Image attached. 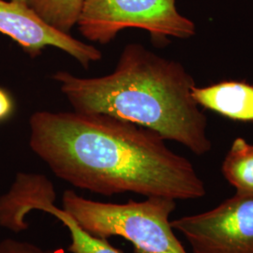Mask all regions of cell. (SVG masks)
Here are the masks:
<instances>
[{"mask_svg": "<svg viewBox=\"0 0 253 253\" xmlns=\"http://www.w3.org/2000/svg\"><path fill=\"white\" fill-rule=\"evenodd\" d=\"M194 100L205 108L234 120L253 121V85L242 82H222L207 87L195 86Z\"/></svg>", "mask_w": 253, "mask_h": 253, "instance_id": "obj_8", "label": "cell"}, {"mask_svg": "<svg viewBox=\"0 0 253 253\" xmlns=\"http://www.w3.org/2000/svg\"><path fill=\"white\" fill-rule=\"evenodd\" d=\"M16 3H20V4H23V5H27V0H12Z\"/></svg>", "mask_w": 253, "mask_h": 253, "instance_id": "obj_13", "label": "cell"}, {"mask_svg": "<svg viewBox=\"0 0 253 253\" xmlns=\"http://www.w3.org/2000/svg\"><path fill=\"white\" fill-rule=\"evenodd\" d=\"M221 172L236 193L253 194V145L236 138L227 153Z\"/></svg>", "mask_w": 253, "mask_h": 253, "instance_id": "obj_9", "label": "cell"}, {"mask_svg": "<svg viewBox=\"0 0 253 253\" xmlns=\"http://www.w3.org/2000/svg\"><path fill=\"white\" fill-rule=\"evenodd\" d=\"M53 79L75 112L104 114L144 126L197 156L211 150L208 119L192 95L193 78L179 62L142 44L125 46L107 75L82 78L60 71Z\"/></svg>", "mask_w": 253, "mask_h": 253, "instance_id": "obj_2", "label": "cell"}, {"mask_svg": "<svg viewBox=\"0 0 253 253\" xmlns=\"http://www.w3.org/2000/svg\"><path fill=\"white\" fill-rule=\"evenodd\" d=\"M84 0H27L33 9L47 25L64 34L71 31L78 23Z\"/></svg>", "mask_w": 253, "mask_h": 253, "instance_id": "obj_10", "label": "cell"}, {"mask_svg": "<svg viewBox=\"0 0 253 253\" xmlns=\"http://www.w3.org/2000/svg\"><path fill=\"white\" fill-rule=\"evenodd\" d=\"M175 202L147 197L125 204L102 203L72 190L62 195V208L85 231L103 239L122 237L131 243L134 253H188L171 225Z\"/></svg>", "mask_w": 253, "mask_h": 253, "instance_id": "obj_3", "label": "cell"}, {"mask_svg": "<svg viewBox=\"0 0 253 253\" xmlns=\"http://www.w3.org/2000/svg\"><path fill=\"white\" fill-rule=\"evenodd\" d=\"M56 193L52 182H46L29 190L23 200V208L28 215L31 211H42L56 217L69 231L72 253H123L110 244L108 239L97 237L85 231L75 218L64 209L54 206Z\"/></svg>", "mask_w": 253, "mask_h": 253, "instance_id": "obj_7", "label": "cell"}, {"mask_svg": "<svg viewBox=\"0 0 253 253\" xmlns=\"http://www.w3.org/2000/svg\"><path fill=\"white\" fill-rule=\"evenodd\" d=\"M29 125L32 151L75 188L103 196L135 193L174 201L207 193L192 163L149 128L75 111L36 112Z\"/></svg>", "mask_w": 253, "mask_h": 253, "instance_id": "obj_1", "label": "cell"}, {"mask_svg": "<svg viewBox=\"0 0 253 253\" xmlns=\"http://www.w3.org/2000/svg\"><path fill=\"white\" fill-rule=\"evenodd\" d=\"M0 253H65L62 251L46 250L35 244L7 238L0 241Z\"/></svg>", "mask_w": 253, "mask_h": 253, "instance_id": "obj_11", "label": "cell"}, {"mask_svg": "<svg viewBox=\"0 0 253 253\" xmlns=\"http://www.w3.org/2000/svg\"><path fill=\"white\" fill-rule=\"evenodd\" d=\"M192 253H253V194L236 193L199 214L171 220Z\"/></svg>", "mask_w": 253, "mask_h": 253, "instance_id": "obj_5", "label": "cell"}, {"mask_svg": "<svg viewBox=\"0 0 253 253\" xmlns=\"http://www.w3.org/2000/svg\"><path fill=\"white\" fill-rule=\"evenodd\" d=\"M0 33L16 42L32 57L42 54L47 46L62 50L85 69L102 57L95 46L59 32L47 25L27 5L12 0H0Z\"/></svg>", "mask_w": 253, "mask_h": 253, "instance_id": "obj_6", "label": "cell"}, {"mask_svg": "<svg viewBox=\"0 0 253 253\" xmlns=\"http://www.w3.org/2000/svg\"><path fill=\"white\" fill-rule=\"evenodd\" d=\"M77 26L82 36L100 44L126 28L146 30L154 41L196 33L195 24L181 14L175 0H84Z\"/></svg>", "mask_w": 253, "mask_h": 253, "instance_id": "obj_4", "label": "cell"}, {"mask_svg": "<svg viewBox=\"0 0 253 253\" xmlns=\"http://www.w3.org/2000/svg\"><path fill=\"white\" fill-rule=\"evenodd\" d=\"M14 103L7 91L0 87V121L6 120L11 116Z\"/></svg>", "mask_w": 253, "mask_h": 253, "instance_id": "obj_12", "label": "cell"}]
</instances>
